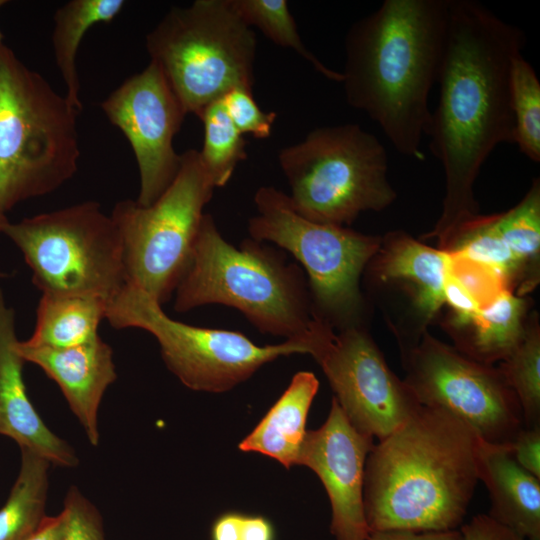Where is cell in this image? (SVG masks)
Returning a JSON list of instances; mask_svg holds the SVG:
<instances>
[{
  "mask_svg": "<svg viewBox=\"0 0 540 540\" xmlns=\"http://www.w3.org/2000/svg\"><path fill=\"white\" fill-rule=\"evenodd\" d=\"M80 111L0 46V210L53 192L78 170Z\"/></svg>",
  "mask_w": 540,
  "mask_h": 540,
  "instance_id": "obj_5",
  "label": "cell"
},
{
  "mask_svg": "<svg viewBox=\"0 0 540 540\" xmlns=\"http://www.w3.org/2000/svg\"><path fill=\"white\" fill-rule=\"evenodd\" d=\"M105 318L117 329L133 327L152 334L166 366L186 387L212 393L233 389L281 356L314 358L333 331L324 324L311 336L259 346L238 331L174 320L145 291L127 284L108 303Z\"/></svg>",
  "mask_w": 540,
  "mask_h": 540,
  "instance_id": "obj_8",
  "label": "cell"
},
{
  "mask_svg": "<svg viewBox=\"0 0 540 540\" xmlns=\"http://www.w3.org/2000/svg\"><path fill=\"white\" fill-rule=\"evenodd\" d=\"M398 342L403 380L422 406L447 411L485 443L512 445L525 427L523 413L498 366L467 356L426 329Z\"/></svg>",
  "mask_w": 540,
  "mask_h": 540,
  "instance_id": "obj_12",
  "label": "cell"
},
{
  "mask_svg": "<svg viewBox=\"0 0 540 540\" xmlns=\"http://www.w3.org/2000/svg\"><path fill=\"white\" fill-rule=\"evenodd\" d=\"M528 319L527 300L504 289L483 304L466 327L452 334L455 347L475 360L495 364L523 339Z\"/></svg>",
  "mask_w": 540,
  "mask_h": 540,
  "instance_id": "obj_21",
  "label": "cell"
},
{
  "mask_svg": "<svg viewBox=\"0 0 540 540\" xmlns=\"http://www.w3.org/2000/svg\"><path fill=\"white\" fill-rule=\"evenodd\" d=\"M61 540H105L103 521L95 506L72 487L64 501Z\"/></svg>",
  "mask_w": 540,
  "mask_h": 540,
  "instance_id": "obj_32",
  "label": "cell"
},
{
  "mask_svg": "<svg viewBox=\"0 0 540 540\" xmlns=\"http://www.w3.org/2000/svg\"><path fill=\"white\" fill-rule=\"evenodd\" d=\"M240 18L252 28L257 27L276 45L293 49L313 68L329 80L341 83L343 75L325 66L303 44L285 0H231Z\"/></svg>",
  "mask_w": 540,
  "mask_h": 540,
  "instance_id": "obj_29",
  "label": "cell"
},
{
  "mask_svg": "<svg viewBox=\"0 0 540 540\" xmlns=\"http://www.w3.org/2000/svg\"><path fill=\"white\" fill-rule=\"evenodd\" d=\"M366 540H462L460 530L444 531H372Z\"/></svg>",
  "mask_w": 540,
  "mask_h": 540,
  "instance_id": "obj_35",
  "label": "cell"
},
{
  "mask_svg": "<svg viewBox=\"0 0 540 540\" xmlns=\"http://www.w3.org/2000/svg\"><path fill=\"white\" fill-rule=\"evenodd\" d=\"M496 227L520 264L526 293L532 291L540 279V181L532 184L524 197L509 210L494 214Z\"/></svg>",
  "mask_w": 540,
  "mask_h": 540,
  "instance_id": "obj_26",
  "label": "cell"
},
{
  "mask_svg": "<svg viewBox=\"0 0 540 540\" xmlns=\"http://www.w3.org/2000/svg\"><path fill=\"white\" fill-rule=\"evenodd\" d=\"M462 540H524L488 514H478L460 526Z\"/></svg>",
  "mask_w": 540,
  "mask_h": 540,
  "instance_id": "obj_34",
  "label": "cell"
},
{
  "mask_svg": "<svg viewBox=\"0 0 540 540\" xmlns=\"http://www.w3.org/2000/svg\"><path fill=\"white\" fill-rule=\"evenodd\" d=\"M444 250L492 271L517 295L526 294L523 270L501 237L494 214H479L462 225Z\"/></svg>",
  "mask_w": 540,
  "mask_h": 540,
  "instance_id": "obj_25",
  "label": "cell"
},
{
  "mask_svg": "<svg viewBox=\"0 0 540 540\" xmlns=\"http://www.w3.org/2000/svg\"><path fill=\"white\" fill-rule=\"evenodd\" d=\"M369 265L379 280L409 285L423 323L432 320L444 306V289L452 265L449 252L427 246L404 231H393L382 237Z\"/></svg>",
  "mask_w": 540,
  "mask_h": 540,
  "instance_id": "obj_18",
  "label": "cell"
},
{
  "mask_svg": "<svg viewBox=\"0 0 540 540\" xmlns=\"http://www.w3.org/2000/svg\"><path fill=\"white\" fill-rule=\"evenodd\" d=\"M374 438L358 431L333 397L324 424L306 432L298 465L316 473L331 505L330 532L335 540H366L365 463Z\"/></svg>",
  "mask_w": 540,
  "mask_h": 540,
  "instance_id": "obj_15",
  "label": "cell"
},
{
  "mask_svg": "<svg viewBox=\"0 0 540 540\" xmlns=\"http://www.w3.org/2000/svg\"><path fill=\"white\" fill-rule=\"evenodd\" d=\"M100 107L134 153L140 179L136 202L153 204L181 166V154L175 151L173 141L187 115L184 108L152 61L112 91Z\"/></svg>",
  "mask_w": 540,
  "mask_h": 540,
  "instance_id": "obj_14",
  "label": "cell"
},
{
  "mask_svg": "<svg viewBox=\"0 0 540 540\" xmlns=\"http://www.w3.org/2000/svg\"><path fill=\"white\" fill-rule=\"evenodd\" d=\"M15 312L0 288V434L15 440L50 464H78L73 449L42 421L32 405L23 380L24 359L17 351Z\"/></svg>",
  "mask_w": 540,
  "mask_h": 540,
  "instance_id": "obj_17",
  "label": "cell"
},
{
  "mask_svg": "<svg viewBox=\"0 0 540 540\" xmlns=\"http://www.w3.org/2000/svg\"><path fill=\"white\" fill-rule=\"evenodd\" d=\"M272 522L261 515H243L240 540H275Z\"/></svg>",
  "mask_w": 540,
  "mask_h": 540,
  "instance_id": "obj_37",
  "label": "cell"
},
{
  "mask_svg": "<svg viewBox=\"0 0 540 540\" xmlns=\"http://www.w3.org/2000/svg\"><path fill=\"white\" fill-rule=\"evenodd\" d=\"M479 441L447 411L421 406L374 444L364 474L370 532L458 529L479 481Z\"/></svg>",
  "mask_w": 540,
  "mask_h": 540,
  "instance_id": "obj_3",
  "label": "cell"
},
{
  "mask_svg": "<svg viewBox=\"0 0 540 540\" xmlns=\"http://www.w3.org/2000/svg\"><path fill=\"white\" fill-rule=\"evenodd\" d=\"M123 0H71L54 14L52 48L57 68L64 82L65 97L80 112V81L77 53L84 35L92 26L110 23L124 8Z\"/></svg>",
  "mask_w": 540,
  "mask_h": 540,
  "instance_id": "obj_23",
  "label": "cell"
},
{
  "mask_svg": "<svg viewBox=\"0 0 540 540\" xmlns=\"http://www.w3.org/2000/svg\"><path fill=\"white\" fill-rule=\"evenodd\" d=\"M243 515L229 511L218 516L211 526V540H240Z\"/></svg>",
  "mask_w": 540,
  "mask_h": 540,
  "instance_id": "obj_36",
  "label": "cell"
},
{
  "mask_svg": "<svg viewBox=\"0 0 540 540\" xmlns=\"http://www.w3.org/2000/svg\"><path fill=\"white\" fill-rule=\"evenodd\" d=\"M21 449V466L8 500L0 509V540H27L45 519L50 463Z\"/></svg>",
  "mask_w": 540,
  "mask_h": 540,
  "instance_id": "obj_24",
  "label": "cell"
},
{
  "mask_svg": "<svg viewBox=\"0 0 540 540\" xmlns=\"http://www.w3.org/2000/svg\"><path fill=\"white\" fill-rule=\"evenodd\" d=\"M22 252L42 293L108 303L126 285L120 232L95 201L9 223L4 231Z\"/></svg>",
  "mask_w": 540,
  "mask_h": 540,
  "instance_id": "obj_10",
  "label": "cell"
},
{
  "mask_svg": "<svg viewBox=\"0 0 540 540\" xmlns=\"http://www.w3.org/2000/svg\"><path fill=\"white\" fill-rule=\"evenodd\" d=\"M478 478L489 493V516L524 540H540V479L522 468L510 446L479 441Z\"/></svg>",
  "mask_w": 540,
  "mask_h": 540,
  "instance_id": "obj_19",
  "label": "cell"
},
{
  "mask_svg": "<svg viewBox=\"0 0 540 540\" xmlns=\"http://www.w3.org/2000/svg\"><path fill=\"white\" fill-rule=\"evenodd\" d=\"M254 203L257 214L248 221L250 238L277 245L302 265L315 316L337 330L361 326L360 279L382 237L308 220L273 186L260 187Z\"/></svg>",
  "mask_w": 540,
  "mask_h": 540,
  "instance_id": "obj_9",
  "label": "cell"
},
{
  "mask_svg": "<svg viewBox=\"0 0 540 540\" xmlns=\"http://www.w3.org/2000/svg\"><path fill=\"white\" fill-rule=\"evenodd\" d=\"M8 274L0 270V279L7 277Z\"/></svg>",
  "mask_w": 540,
  "mask_h": 540,
  "instance_id": "obj_41",
  "label": "cell"
},
{
  "mask_svg": "<svg viewBox=\"0 0 540 540\" xmlns=\"http://www.w3.org/2000/svg\"><path fill=\"white\" fill-rule=\"evenodd\" d=\"M515 143L533 162H540V82L531 64L517 56L510 76Z\"/></svg>",
  "mask_w": 540,
  "mask_h": 540,
  "instance_id": "obj_30",
  "label": "cell"
},
{
  "mask_svg": "<svg viewBox=\"0 0 540 540\" xmlns=\"http://www.w3.org/2000/svg\"><path fill=\"white\" fill-rule=\"evenodd\" d=\"M63 516H46L37 531L27 540H61Z\"/></svg>",
  "mask_w": 540,
  "mask_h": 540,
  "instance_id": "obj_38",
  "label": "cell"
},
{
  "mask_svg": "<svg viewBox=\"0 0 540 540\" xmlns=\"http://www.w3.org/2000/svg\"><path fill=\"white\" fill-rule=\"evenodd\" d=\"M523 31L474 0H448L439 98L427 136L445 173L441 215L425 239L444 249L455 232L480 214L474 183L491 152L515 143L510 76L522 54Z\"/></svg>",
  "mask_w": 540,
  "mask_h": 540,
  "instance_id": "obj_1",
  "label": "cell"
},
{
  "mask_svg": "<svg viewBox=\"0 0 540 540\" xmlns=\"http://www.w3.org/2000/svg\"><path fill=\"white\" fill-rule=\"evenodd\" d=\"M106 309L107 303L97 298L43 293L37 306L34 332L25 342L52 348L88 342L98 336Z\"/></svg>",
  "mask_w": 540,
  "mask_h": 540,
  "instance_id": "obj_22",
  "label": "cell"
},
{
  "mask_svg": "<svg viewBox=\"0 0 540 540\" xmlns=\"http://www.w3.org/2000/svg\"><path fill=\"white\" fill-rule=\"evenodd\" d=\"M314 359L350 423L378 441L422 406L362 326L334 331Z\"/></svg>",
  "mask_w": 540,
  "mask_h": 540,
  "instance_id": "obj_13",
  "label": "cell"
},
{
  "mask_svg": "<svg viewBox=\"0 0 540 540\" xmlns=\"http://www.w3.org/2000/svg\"><path fill=\"white\" fill-rule=\"evenodd\" d=\"M448 0H385L345 39L342 84L348 104L378 123L394 148L420 160L441 70Z\"/></svg>",
  "mask_w": 540,
  "mask_h": 540,
  "instance_id": "obj_2",
  "label": "cell"
},
{
  "mask_svg": "<svg viewBox=\"0 0 540 540\" xmlns=\"http://www.w3.org/2000/svg\"><path fill=\"white\" fill-rule=\"evenodd\" d=\"M215 185L196 149L181 154L180 169L151 205L136 200L115 204L111 217L122 239L126 284L160 305L174 294L192 257Z\"/></svg>",
  "mask_w": 540,
  "mask_h": 540,
  "instance_id": "obj_11",
  "label": "cell"
},
{
  "mask_svg": "<svg viewBox=\"0 0 540 540\" xmlns=\"http://www.w3.org/2000/svg\"><path fill=\"white\" fill-rule=\"evenodd\" d=\"M204 126L199 151L202 163L215 187L225 186L237 164L247 158L246 141L229 118L222 98L208 104L198 116Z\"/></svg>",
  "mask_w": 540,
  "mask_h": 540,
  "instance_id": "obj_28",
  "label": "cell"
},
{
  "mask_svg": "<svg viewBox=\"0 0 540 540\" xmlns=\"http://www.w3.org/2000/svg\"><path fill=\"white\" fill-rule=\"evenodd\" d=\"M319 381L312 372L296 373L286 390L239 444L244 452L271 457L290 468L298 459L306 435V420Z\"/></svg>",
  "mask_w": 540,
  "mask_h": 540,
  "instance_id": "obj_20",
  "label": "cell"
},
{
  "mask_svg": "<svg viewBox=\"0 0 540 540\" xmlns=\"http://www.w3.org/2000/svg\"><path fill=\"white\" fill-rule=\"evenodd\" d=\"M278 161L293 208L311 221L347 227L360 213L381 211L397 198L386 149L358 124L317 128L281 149Z\"/></svg>",
  "mask_w": 540,
  "mask_h": 540,
  "instance_id": "obj_7",
  "label": "cell"
},
{
  "mask_svg": "<svg viewBox=\"0 0 540 540\" xmlns=\"http://www.w3.org/2000/svg\"><path fill=\"white\" fill-rule=\"evenodd\" d=\"M145 45L186 114L198 117L234 88L253 90L257 39L231 0L172 7Z\"/></svg>",
  "mask_w": 540,
  "mask_h": 540,
  "instance_id": "obj_6",
  "label": "cell"
},
{
  "mask_svg": "<svg viewBox=\"0 0 540 540\" xmlns=\"http://www.w3.org/2000/svg\"><path fill=\"white\" fill-rule=\"evenodd\" d=\"M174 294L177 312L225 305L261 333L286 340L311 336L325 324L314 314L306 275L296 263L250 237L235 247L206 213Z\"/></svg>",
  "mask_w": 540,
  "mask_h": 540,
  "instance_id": "obj_4",
  "label": "cell"
},
{
  "mask_svg": "<svg viewBox=\"0 0 540 540\" xmlns=\"http://www.w3.org/2000/svg\"><path fill=\"white\" fill-rule=\"evenodd\" d=\"M498 368L518 398L525 428H540V326L535 312L523 339Z\"/></svg>",
  "mask_w": 540,
  "mask_h": 540,
  "instance_id": "obj_27",
  "label": "cell"
},
{
  "mask_svg": "<svg viewBox=\"0 0 540 540\" xmlns=\"http://www.w3.org/2000/svg\"><path fill=\"white\" fill-rule=\"evenodd\" d=\"M24 361L38 365L62 390L71 410L94 446L99 441L98 409L116 378L112 349L100 336L68 348L33 346L18 341Z\"/></svg>",
  "mask_w": 540,
  "mask_h": 540,
  "instance_id": "obj_16",
  "label": "cell"
},
{
  "mask_svg": "<svg viewBox=\"0 0 540 540\" xmlns=\"http://www.w3.org/2000/svg\"><path fill=\"white\" fill-rule=\"evenodd\" d=\"M253 90L237 87L222 97L225 110L237 130L264 139L271 135L275 112L265 113L253 98Z\"/></svg>",
  "mask_w": 540,
  "mask_h": 540,
  "instance_id": "obj_31",
  "label": "cell"
},
{
  "mask_svg": "<svg viewBox=\"0 0 540 540\" xmlns=\"http://www.w3.org/2000/svg\"><path fill=\"white\" fill-rule=\"evenodd\" d=\"M516 462L540 479V428H525L510 446Z\"/></svg>",
  "mask_w": 540,
  "mask_h": 540,
  "instance_id": "obj_33",
  "label": "cell"
},
{
  "mask_svg": "<svg viewBox=\"0 0 540 540\" xmlns=\"http://www.w3.org/2000/svg\"><path fill=\"white\" fill-rule=\"evenodd\" d=\"M9 223L10 222L6 217L5 213L0 210V233H4Z\"/></svg>",
  "mask_w": 540,
  "mask_h": 540,
  "instance_id": "obj_39",
  "label": "cell"
},
{
  "mask_svg": "<svg viewBox=\"0 0 540 540\" xmlns=\"http://www.w3.org/2000/svg\"><path fill=\"white\" fill-rule=\"evenodd\" d=\"M6 3H7L6 0H0V8H1L3 5H5ZM3 38H4V36H3V34L1 33V31H0V46L3 44V42H2V41H3Z\"/></svg>",
  "mask_w": 540,
  "mask_h": 540,
  "instance_id": "obj_40",
  "label": "cell"
}]
</instances>
